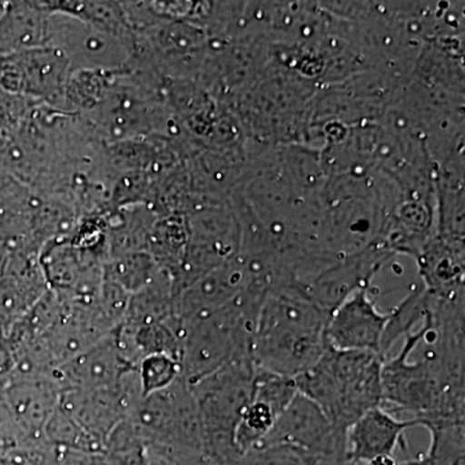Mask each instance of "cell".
Segmentation results:
<instances>
[{
    "mask_svg": "<svg viewBox=\"0 0 465 465\" xmlns=\"http://www.w3.org/2000/svg\"><path fill=\"white\" fill-rule=\"evenodd\" d=\"M423 428L430 433L427 454L403 464L465 465V421H432Z\"/></svg>",
    "mask_w": 465,
    "mask_h": 465,
    "instance_id": "12",
    "label": "cell"
},
{
    "mask_svg": "<svg viewBox=\"0 0 465 465\" xmlns=\"http://www.w3.org/2000/svg\"><path fill=\"white\" fill-rule=\"evenodd\" d=\"M330 314L296 283L271 287L256 317L251 341L253 365L295 379L320 360Z\"/></svg>",
    "mask_w": 465,
    "mask_h": 465,
    "instance_id": "1",
    "label": "cell"
},
{
    "mask_svg": "<svg viewBox=\"0 0 465 465\" xmlns=\"http://www.w3.org/2000/svg\"><path fill=\"white\" fill-rule=\"evenodd\" d=\"M50 14L48 47L63 52L73 70L118 72L133 66L130 48L121 39L69 15Z\"/></svg>",
    "mask_w": 465,
    "mask_h": 465,
    "instance_id": "6",
    "label": "cell"
},
{
    "mask_svg": "<svg viewBox=\"0 0 465 465\" xmlns=\"http://www.w3.org/2000/svg\"><path fill=\"white\" fill-rule=\"evenodd\" d=\"M274 443L302 450L320 461L339 460L345 459L347 434L339 432L322 410L298 391L259 445Z\"/></svg>",
    "mask_w": 465,
    "mask_h": 465,
    "instance_id": "7",
    "label": "cell"
},
{
    "mask_svg": "<svg viewBox=\"0 0 465 465\" xmlns=\"http://www.w3.org/2000/svg\"><path fill=\"white\" fill-rule=\"evenodd\" d=\"M39 101L0 90V153L14 139Z\"/></svg>",
    "mask_w": 465,
    "mask_h": 465,
    "instance_id": "15",
    "label": "cell"
},
{
    "mask_svg": "<svg viewBox=\"0 0 465 465\" xmlns=\"http://www.w3.org/2000/svg\"><path fill=\"white\" fill-rule=\"evenodd\" d=\"M387 322L388 313L379 311L369 287H362L332 312L327 323V344L341 351H371L381 356Z\"/></svg>",
    "mask_w": 465,
    "mask_h": 465,
    "instance_id": "8",
    "label": "cell"
},
{
    "mask_svg": "<svg viewBox=\"0 0 465 465\" xmlns=\"http://www.w3.org/2000/svg\"><path fill=\"white\" fill-rule=\"evenodd\" d=\"M72 73L65 54L54 47L0 54V90L61 112Z\"/></svg>",
    "mask_w": 465,
    "mask_h": 465,
    "instance_id": "5",
    "label": "cell"
},
{
    "mask_svg": "<svg viewBox=\"0 0 465 465\" xmlns=\"http://www.w3.org/2000/svg\"><path fill=\"white\" fill-rule=\"evenodd\" d=\"M414 427H419L414 419L401 420L384 407H375L349 428L345 459L366 464L376 458L394 457L403 434Z\"/></svg>",
    "mask_w": 465,
    "mask_h": 465,
    "instance_id": "10",
    "label": "cell"
},
{
    "mask_svg": "<svg viewBox=\"0 0 465 465\" xmlns=\"http://www.w3.org/2000/svg\"><path fill=\"white\" fill-rule=\"evenodd\" d=\"M296 393L293 379L256 367L252 393L235 432L238 454L255 448L268 436Z\"/></svg>",
    "mask_w": 465,
    "mask_h": 465,
    "instance_id": "9",
    "label": "cell"
},
{
    "mask_svg": "<svg viewBox=\"0 0 465 465\" xmlns=\"http://www.w3.org/2000/svg\"><path fill=\"white\" fill-rule=\"evenodd\" d=\"M430 309V292L420 287L412 291L388 313L387 327L381 341V356L388 357L397 341L416 331L423 324Z\"/></svg>",
    "mask_w": 465,
    "mask_h": 465,
    "instance_id": "13",
    "label": "cell"
},
{
    "mask_svg": "<svg viewBox=\"0 0 465 465\" xmlns=\"http://www.w3.org/2000/svg\"><path fill=\"white\" fill-rule=\"evenodd\" d=\"M50 17L41 2H5L0 12V54L48 47Z\"/></svg>",
    "mask_w": 465,
    "mask_h": 465,
    "instance_id": "11",
    "label": "cell"
},
{
    "mask_svg": "<svg viewBox=\"0 0 465 465\" xmlns=\"http://www.w3.org/2000/svg\"><path fill=\"white\" fill-rule=\"evenodd\" d=\"M371 351L327 347L311 369L296 376L299 393L313 401L339 432L347 434L361 416L382 406L381 365Z\"/></svg>",
    "mask_w": 465,
    "mask_h": 465,
    "instance_id": "2",
    "label": "cell"
},
{
    "mask_svg": "<svg viewBox=\"0 0 465 465\" xmlns=\"http://www.w3.org/2000/svg\"><path fill=\"white\" fill-rule=\"evenodd\" d=\"M182 363L167 354H150L142 366L143 393L152 394L164 390L182 376Z\"/></svg>",
    "mask_w": 465,
    "mask_h": 465,
    "instance_id": "16",
    "label": "cell"
},
{
    "mask_svg": "<svg viewBox=\"0 0 465 465\" xmlns=\"http://www.w3.org/2000/svg\"><path fill=\"white\" fill-rule=\"evenodd\" d=\"M313 455L289 445H259L238 455L226 465H318Z\"/></svg>",
    "mask_w": 465,
    "mask_h": 465,
    "instance_id": "14",
    "label": "cell"
},
{
    "mask_svg": "<svg viewBox=\"0 0 465 465\" xmlns=\"http://www.w3.org/2000/svg\"><path fill=\"white\" fill-rule=\"evenodd\" d=\"M423 324L403 338L396 357L381 365V400L409 412L419 427L432 421H465V393L443 384L430 361H410L423 338Z\"/></svg>",
    "mask_w": 465,
    "mask_h": 465,
    "instance_id": "3",
    "label": "cell"
},
{
    "mask_svg": "<svg viewBox=\"0 0 465 465\" xmlns=\"http://www.w3.org/2000/svg\"><path fill=\"white\" fill-rule=\"evenodd\" d=\"M256 366L240 361L191 385L204 450L222 465L238 457L235 432L252 393Z\"/></svg>",
    "mask_w": 465,
    "mask_h": 465,
    "instance_id": "4",
    "label": "cell"
},
{
    "mask_svg": "<svg viewBox=\"0 0 465 465\" xmlns=\"http://www.w3.org/2000/svg\"><path fill=\"white\" fill-rule=\"evenodd\" d=\"M365 465H399V461L394 457H381L376 458Z\"/></svg>",
    "mask_w": 465,
    "mask_h": 465,
    "instance_id": "18",
    "label": "cell"
},
{
    "mask_svg": "<svg viewBox=\"0 0 465 465\" xmlns=\"http://www.w3.org/2000/svg\"><path fill=\"white\" fill-rule=\"evenodd\" d=\"M18 182L17 179H15L11 173H8L7 171L0 168V193L7 191L9 186L14 185L15 183Z\"/></svg>",
    "mask_w": 465,
    "mask_h": 465,
    "instance_id": "17",
    "label": "cell"
}]
</instances>
